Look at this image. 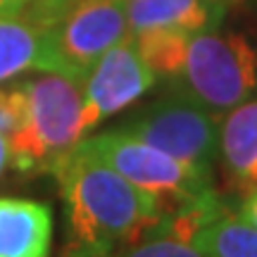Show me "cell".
I'll list each match as a JSON object with an SVG mask.
<instances>
[{
  "instance_id": "obj_1",
  "label": "cell",
  "mask_w": 257,
  "mask_h": 257,
  "mask_svg": "<svg viewBox=\"0 0 257 257\" xmlns=\"http://www.w3.org/2000/svg\"><path fill=\"white\" fill-rule=\"evenodd\" d=\"M53 174L62 191L69 257L119 255L165 217L148 193L131 186L83 143H76Z\"/></svg>"
},
{
  "instance_id": "obj_2",
  "label": "cell",
  "mask_w": 257,
  "mask_h": 257,
  "mask_svg": "<svg viewBox=\"0 0 257 257\" xmlns=\"http://www.w3.org/2000/svg\"><path fill=\"white\" fill-rule=\"evenodd\" d=\"M29 114L24 128L8 141L10 165L22 172H50L81 143L83 83L64 74L43 72L27 79Z\"/></svg>"
},
{
  "instance_id": "obj_3",
  "label": "cell",
  "mask_w": 257,
  "mask_h": 257,
  "mask_svg": "<svg viewBox=\"0 0 257 257\" xmlns=\"http://www.w3.org/2000/svg\"><path fill=\"white\" fill-rule=\"evenodd\" d=\"M176 95L226 114L250 100L257 91V50L243 34H221L217 29L193 34L181 72L172 79Z\"/></svg>"
},
{
  "instance_id": "obj_4",
  "label": "cell",
  "mask_w": 257,
  "mask_h": 257,
  "mask_svg": "<svg viewBox=\"0 0 257 257\" xmlns=\"http://www.w3.org/2000/svg\"><path fill=\"white\" fill-rule=\"evenodd\" d=\"M27 8L46 24L50 72L81 83L95 62L128 34L124 0H69L62 5L31 0Z\"/></svg>"
},
{
  "instance_id": "obj_5",
  "label": "cell",
  "mask_w": 257,
  "mask_h": 257,
  "mask_svg": "<svg viewBox=\"0 0 257 257\" xmlns=\"http://www.w3.org/2000/svg\"><path fill=\"white\" fill-rule=\"evenodd\" d=\"M81 143L131 186L148 193L165 214L217 193L212 174L165 155L162 150L138 141L119 126L83 138Z\"/></svg>"
},
{
  "instance_id": "obj_6",
  "label": "cell",
  "mask_w": 257,
  "mask_h": 257,
  "mask_svg": "<svg viewBox=\"0 0 257 257\" xmlns=\"http://www.w3.org/2000/svg\"><path fill=\"white\" fill-rule=\"evenodd\" d=\"M119 128L165 155L214 176V162L219 155V117L184 95L172 93L169 98L150 102Z\"/></svg>"
},
{
  "instance_id": "obj_7",
  "label": "cell",
  "mask_w": 257,
  "mask_h": 257,
  "mask_svg": "<svg viewBox=\"0 0 257 257\" xmlns=\"http://www.w3.org/2000/svg\"><path fill=\"white\" fill-rule=\"evenodd\" d=\"M155 81L157 76L143 62L134 36L126 34L95 62L83 79V134L141 100L155 86Z\"/></svg>"
},
{
  "instance_id": "obj_8",
  "label": "cell",
  "mask_w": 257,
  "mask_h": 257,
  "mask_svg": "<svg viewBox=\"0 0 257 257\" xmlns=\"http://www.w3.org/2000/svg\"><path fill=\"white\" fill-rule=\"evenodd\" d=\"M231 188L243 198L257 188V98L219 117V155Z\"/></svg>"
},
{
  "instance_id": "obj_9",
  "label": "cell",
  "mask_w": 257,
  "mask_h": 257,
  "mask_svg": "<svg viewBox=\"0 0 257 257\" xmlns=\"http://www.w3.org/2000/svg\"><path fill=\"white\" fill-rule=\"evenodd\" d=\"M24 72H50L48 31L27 8L0 15V86Z\"/></svg>"
},
{
  "instance_id": "obj_10",
  "label": "cell",
  "mask_w": 257,
  "mask_h": 257,
  "mask_svg": "<svg viewBox=\"0 0 257 257\" xmlns=\"http://www.w3.org/2000/svg\"><path fill=\"white\" fill-rule=\"evenodd\" d=\"M128 34L150 29H176L200 34L217 29L226 15L224 5L207 0H124Z\"/></svg>"
},
{
  "instance_id": "obj_11",
  "label": "cell",
  "mask_w": 257,
  "mask_h": 257,
  "mask_svg": "<svg viewBox=\"0 0 257 257\" xmlns=\"http://www.w3.org/2000/svg\"><path fill=\"white\" fill-rule=\"evenodd\" d=\"M53 212L43 202L0 198V257H48Z\"/></svg>"
},
{
  "instance_id": "obj_12",
  "label": "cell",
  "mask_w": 257,
  "mask_h": 257,
  "mask_svg": "<svg viewBox=\"0 0 257 257\" xmlns=\"http://www.w3.org/2000/svg\"><path fill=\"white\" fill-rule=\"evenodd\" d=\"M191 243L205 257H257V229L231 212L210 221Z\"/></svg>"
},
{
  "instance_id": "obj_13",
  "label": "cell",
  "mask_w": 257,
  "mask_h": 257,
  "mask_svg": "<svg viewBox=\"0 0 257 257\" xmlns=\"http://www.w3.org/2000/svg\"><path fill=\"white\" fill-rule=\"evenodd\" d=\"M136 41V48L148 69L157 79L172 81L181 72L188 50V41L193 34L176 31V29H150V31H138L131 34Z\"/></svg>"
},
{
  "instance_id": "obj_14",
  "label": "cell",
  "mask_w": 257,
  "mask_h": 257,
  "mask_svg": "<svg viewBox=\"0 0 257 257\" xmlns=\"http://www.w3.org/2000/svg\"><path fill=\"white\" fill-rule=\"evenodd\" d=\"M29 114V100L24 81H15L8 86H0V134L12 138L19 134L27 124Z\"/></svg>"
},
{
  "instance_id": "obj_15",
  "label": "cell",
  "mask_w": 257,
  "mask_h": 257,
  "mask_svg": "<svg viewBox=\"0 0 257 257\" xmlns=\"http://www.w3.org/2000/svg\"><path fill=\"white\" fill-rule=\"evenodd\" d=\"M114 257H205L193 243L169 236H148Z\"/></svg>"
},
{
  "instance_id": "obj_16",
  "label": "cell",
  "mask_w": 257,
  "mask_h": 257,
  "mask_svg": "<svg viewBox=\"0 0 257 257\" xmlns=\"http://www.w3.org/2000/svg\"><path fill=\"white\" fill-rule=\"evenodd\" d=\"M238 217L240 219H245L250 226H255L257 229V188L255 191H250L243 202H240V210H238Z\"/></svg>"
},
{
  "instance_id": "obj_17",
  "label": "cell",
  "mask_w": 257,
  "mask_h": 257,
  "mask_svg": "<svg viewBox=\"0 0 257 257\" xmlns=\"http://www.w3.org/2000/svg\"><path fill=\"white\" fill-rule=\"evenodd\" d=\"M31 0H0V15H15L22 12Z\"/></svg>"
},
{
  "instance_id": "obj_18",
  "label": "cell",
  "mask_w": 257,
  "mask_h": 257,
  "mask_svg": "<svg viewBox=\"0 0 257 257\" xmlns=\"http://www.w3.org/2000/svg\"><path fill=\"white\" fill-rule=\"evenodd\" d=\"M10 165V146H8V138L0 134V174H3V169Z\"/></svg>"
},
{
  "instance_id": "obj_19",
  "label": "cell",
  "mask_w": 257,
  "mask_h": 257,
  "mask_svg": "<svg viewBox=\"0 0 257 257\" xmlns=\"http://www.w3.org/2000/svg\"><path fill=\"white\" fill-rule=\"evenodd\" d=\"M207 3H214V5H224V8L229 10L231 5H236V3H240V0H207Z\"/></svg>"
},
{
  "instance_id": "obj_20",
  "label": "cell",
  "mask_w": 257,
  "mask_h": 257,
  "mask_svg": "<svg viewBox=\"0 0 257 257\" xmlns=\"http://www.w3.org/2000/svg\"><path fill=\"white\" fill-rule=\"evenodd\" d=\"M48 3H55V5H62V3H69V0H48Z\"/></svg>"
}]
</instances>
